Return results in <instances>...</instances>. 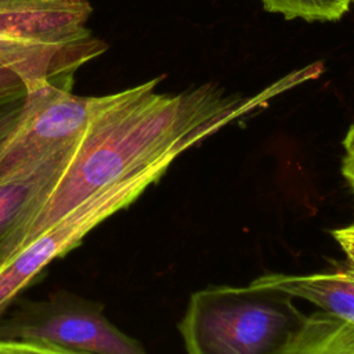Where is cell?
<instances>
[{"instance_id": "1", "label": "cell", "mask_w": 354, "mask_h": 354, "mask_svg": "<svg viewBox=\"0 0 354 354\" xmlns=\"http://www.w3.org/2000/svg\"><path fill=\"white\" fill-rule=\"evenodd\" d=\"M90 0H0V65L33 90L72 87L73 73L106 51L87 22Z\"/></svg>"}, {"instance_id": "2", "label": "cell", "mask_w": 354, "mask_h": 354, "mask_svg": "<svg viewBox=\"0 0 354 354\" xmlns=\"http://www.w3.org/2000/svg\"><path fill=\"white\" fill-rule=\"evenodd\" d=\"M304 314L266 286H212L191 295L180 332L188 354H281Z\"/></svg>"}, {"instance_id": "10", "label": "cell", "mask_w": 354, "mask_h": 354, "mask_svg": "<svg viewBox=\"0 0 354 354\" xmlns=\"http://www.w3.org/2000/svg\"><path fill=\"white\" fill-rule=\"evenodd\" d=\"M28 106V95L0 104V152L21 124Z\"/></svg>"}, {"instance_id": "15", "label": "cell", "mask_w": 354, "mask_h": 354, "mask_svg": "<svg viewBox=\"0 0 354 354\" xmlns=\"http://www.w3.org/2000/svg\"><path fill=\"white\" fill-rule=\"evenodd\" d=\"M351 3H354V0H351Z\"/></svg>"}, {"instance_id": "6", "label": "cell", "mask_w": 354, "mask_h": 354, "mask_svg": "<svg viewBox=\"0 0 354 354\" xmlns=\"http://www.w3.org/2000/svg\"><path fill=\"white\" fill-rule=\"evenodd\" d=\"M76 147L0 178V267L18 250L26 228L48 199Z\"/></svg>"}, {"instance_id": "3", "label": "cell", "mask_w": 354, "mask_h": 354, "mask_svg": "<svg viewBox=\"0 0 354 354\" xmlns=\"http://www.w3.org/2000/svg\"><path fill=\"white\" fill-rule=\"evenodd\" d=\"M0 342L50 344L87 354H147L105 317L101 304L68 292L22 303L3 314Z\"/></svg>"}, {"instance_id": "12", "label": "cell", "mask_w": 354, "mask_h": 354, "mask_svg": "<svg viewBox=\"0 0 354 354\" xmlns=\"http://www.w3.org/2000/svg\"><path fill=\"white\" fill-rule=\"evenodd\" d=\"M28 95L26 84L11 71L0 65V104Z\"/></svg>"}, {"instance_id": "11", "label": "cell", "mask_w": 354, "mask_h": 354, "mask_svg": "<svg viewBox=\"0 0 354 354\" xmlns=\"http://www.w3.org/2000/svg\"><path fill=\"white\" fill-rule=\"evenodd\" d=\"M0 354H87L50 344L25 342H0Z\"/></svg>"}, {"instance_id": "5", "label": "cell", "mask_w": 354, "mask_h": 354, "mask_svg": "<svg viewBox=\"0 0 354 354\" xmlns=\"http://www.w3.org/2000/svg\"><path fill=\"white\" fill-rule=\"evenodd\" d=\"M94 101L54 84L29 90L25 116L0 152V178L77 145Z\"/></svg>"}, {"instance_id": "9", "label": "cell", "mask_w": 354, "mask_h": 354, "mask_svg": "<svg viewBox=\"0 0 354 354\" xmlns=\"http://www.w3.org/2000/svg\"><path fill=\"white\" fill-rule=\"evenodd\" d=\"M263 7L286 19L300 18L308 22H332L340 19L351 0H260Z\"/></svg>"}, {"instance_id": "4", "label": "cell", "mask_w": 354, "mask_h": 354, "mask_svg": "<svg viewBox=\"0 0 354 354\" xmlns=\"http://www.w3.org/2000/svg\"><path fill=\"white\" fill-rule=\"evenodd\" d=\"M149 185L124 183L83 202L0 267V317L44 268L76 248L102 221L131 205Z\"/></svg>"}, {"instance_id": "14", "label": "cell", "mask_w": 354, "mask_h": 354, "mask_svg": "<svg viewBox=\"0 0 354 354\" xmlns=\"http://www.w3.org/2000/svg\"><path fill=\"white\" fill-rule=\"evenodd\" d=\"M332 236L344 253L348 266L354 267V223L333 230Z\"/></svg>"}, {"instance_id": "7", "label": "cell", "mask_w": 354, "mask_h": 354, "mask_svg": "<svg viewBox=\"0 0 354 354\" xmlns=\"http://www.w3.org/2000/svg\"><path fill=\"white\" fill-rule=\"evenodd\" d=\"M307 300L321 311L354 324V267L314 274H264L250 282Z\"/></svg>"}, {"instance_id": "13", "label": "cell", "mask_w": 354, "mask_h": 354, "mask_svg": "<svg viewBox=\"0 0 354 354\" xmlns=\"http://www.w3.org/2000/svg\"><path fill=\"white\" fill-rule=\"evenodd\" d=\"M343 148L344 155L342 160V173L354 194V122L344 136Z\"/></svg>"}, {"instance_id": "8", "label": "cell", "mask_w": 354, "mask_h": 354, "mask_svg": "<svg viewBox=\"0 0 354 354\" xmlns=\"http://www.w3.org/2000/svg\"><path fill=\"white\" fill-rule=\"evenodd\" d=\"M281 354H354V324L321 310L311 313Z\"/></svg>"}]
</instances>
